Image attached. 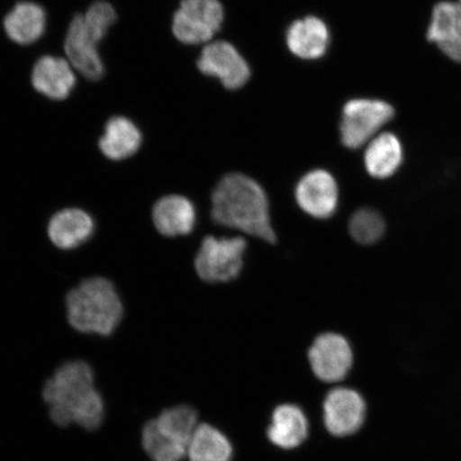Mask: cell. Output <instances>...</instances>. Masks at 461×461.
<instances>
[{"instance_id":"obj_1","label":"cell","mask_w":461,"mask_h":461,"mask_svg":"<svg viewBox=\"0 0 461 461\" xmlns=\"http://www.w3.org/2000/svg\"><path fill=\"white\" fill-rule=\"evenodd\" d=\"M212 221L274 244L276 240L270 219L269 202L261 185L241 173H230L212 194Z\"/></svg>"},{"instance_id":"obj_2","label":"cell","mask_w":461,"mask_h":461,"mask_svg":"<svg viewBox=\"0 0 461 461\" xmlns=\"http://www.w3.org/2000/svg\"><path fill=\"white\" fill-rule=\"evenodd\" d=\"M68 319L74 330L111 336L123 316V305L111 281L91 278L67 297Z\"/></svg>"},{"instance_id":"obj_3","label":"cell","mask_w":461,"mask_h":461,"mask_svg":"<svg viewBox=\"0 0 461 461\" xmlns=\"http://www.w3.org/2000/svg\"><path fill=\"white\" fill-rule=\"evenodd\" d=\"M94 390L95 373L89 365L72 361L61 366L43 389L51 420L63 428L71 424L74 407Z\"/></svg>"},{"instance_id":"obj_4","label":"cell","mask_w":461,"mask_h":461,"mask_svg":"<svg viewBox=\"0 0 461 461\" xmlns=\"http://www.w3.org/2000/svg\"><path fill=\"white\" fill-rule=\"evenodd\" d=\"M247 244L241 238L207 236L195 257L200 278L209 284H226L240 276L244 267Z\"/></svg>"},{"instance_id":"obj_5","label":"cell","mask_w":461,"mask_h":461,"mask_svg":"<svg viewBox=\"0 0 461 461\" xmlns=\"http://www.w3.org/2000/svg\"><path fill=\"white\" fill-rule=\"evenodd\" d=\"M394 114L393 106L382 100L355 99L346 103L339 126L344 146L348 149L365 146L380 134Z\"/></svg>"},{"instance_id":"obj_6","label":"cell","mask_w":461,"mask_h":461,"mask_svg":"<svg viewBox=\"0 0 461 461\" xmlns=\"http://www.w3.org/2000/svg\"><path fill=\"white\" fill-rule=\"evenodd\" d=\"M223 19L224 10L218 0H182L173 15L172 32L184 44H209L221 31Z\"/></svg>"},{"instance_id":"obj_7","label":"cell","mask_w":461,"mask_h":461,"mask_svg":"<svg viewBox=\"0 0 461 461\" xmlns=\"http://www.w3.org/2000/svg\"><path fill=\"white\" fill-rule=\"evenodd\" d=\"M104 37L86 22L84 14H77L68 26L65 51L74 70L86 79L99 80L105 72V67L99 51Z\"/></svg>"},{"instance_id":"obj_8","label":"cell","mask_w":461,"mask_h":461,"mask_svg":"<svg viewBox=\"0 0 461 461\" xmlns=\"http://www.w3.org/2000/svg\"><path fill=\"white\" fill-rule=\"evenodd\" d=\"M199 70L216 77L230 90L241 88L251 77L250 68L235 46L226 41L204 46L197 62Z\"/></svg>"},{"instance_id":"obj_9","label":"cell","mask_w":461,"mask_h":461,"mask_svg":"<svg viewBox=\"0 0 461 461\" xmlns=\"http://www.w3.org/2000/svg\"><path fill=\"white\" fill-rule=\"evenodd\" d=\"M309 361L315 376L321 382L339 383L348 376L353 366V350L348 339L339 334L324 333L311 346Z\"/></svg>"},{"instance_id":"obj_10","label":"cell","mask_w":461,"mask_h":461,"mask_svg":"<svg viewBox=\"0 0 461 461\" xmlns=\"http://www.w3.org/2000/svg\"><path fill=\"white\" fill-rule=\"evenodd\" d=\"M366 417V401L358 392L349 388H336L327 394L324 422L331 435L346 437L355 434L365 423Z\"/></svg>"},{"instance_id":"obj_11","label":"cell","mask_w":461,"mask_h":461,"mask_svg":"<svg viewBox=\"0 0 461 461\" xmlns=\"http://www.w3.org/2000/svg\"><path fill=\"white\" fill-rule=\"evenodd\" d=\"M295 198L301 209L317 219L331 217L339 204V186L336 178L326 170H313L299 180Z\"/></svg>"},{"instance_id":"obj_12","label":"cell","mask_w":461,"mask_h":461,"mask_svg":"<svg viewBox=\"0 0 461 461\" xmlns=\"http://www.w3.org/2000/svg\"><path fill=\"white\" fill-rule=\"evenodd\" d=\"M426 39L447 59L461 65V3L443 0L431 10Z\"/></svg>"},{"instance_id":"obj_13","label":"cell","mask_w":461,"mask_h":461,"mask_svg":"<svg viewBox=\"0 0 461 461\" xmlns=\"http://www.w3.org/2000/svg\"><path fill=\"white\" fill-rule=\"evenodd\" d=\"M32 84L50 100H66L77 85V75L65 58L43 56L32 68Z\"/></svg>"},{"instance_id":"obj_14","label":"cell","mask_w":461,"mask_h":461,"mask_svg":"<svg viewBox=\"0 0 461 461\" xmlns=\"http://www.w3.org/2000/svg\"><path fill=\"white\" fill-rule=\"evenodd\" d=\"M330 43V29L319 17H303L294 22L287 29V48L292 54L302 59H320L326 54Z\"/></svg>"},{"instance_id":"obj_15","label":"cell","mask_w":461,"mask_h":461,"mask_svg":"<svg viewBox=\"0 0 461 461\" xmlns=\"http://www.w3.org/2000/svg\"><path fill=\"white\" fill-rule=\"evenodd\" d=\"M94 219L85 211L67 209L57 212L49 223L51 241L60 249L70 250L86 243L95 233Z\"/></svg>"},{"instance_id":"obj_16","label":"cell","mask_w":461,"mask_h":461,"mask_svg":"<svg viewBox=\"0 0 461 461\" xmlns=\"http://www.w3.org/2000/svg\"><path fill=\"white\" fill-rule=\"evenodd\" d=\"M197 212L192 202L183 195L161 198L153 209V221L158 232L175 238L187 235L194 230Z\"/></svg>"},{"instance_id":"obj_17","label":"cell","mask_w":461,"mask_h":461,"mask_svg":"<svg viewBox=\"0 0 461 461\" xmlns=\"http://www.w3.org/2000/svg\"><path fill=\"white\" fill-rule=\"evenodd\" d=\"M308 419L302 408L284 403L275 409L267 436L273 445L285 449L295 448L307 439Z\"/></svg>"},{"instance_id":"obj_18","label":"cell","mask_w":461,"mask_h":461,"mask_svg":"<svg viewBox=\"0 0 461 461\" xmlns=\"http://www.w3.org/2000/svg\"><path fill=\"white\" fill-rule=\"evenodd\" d=\"M4 28L11 41L14 43L29 45L37 42L45 32V10L36 3H17L5 15Z\"/></svg>"},{"instance_id":"obj_19","label":"cell","mask_w":461,"mask_h":461,"mask_svg":"<svg viewBox=\"0 0 461 461\" xmlns=\"http://www.w3.org/2000/svg\"><path fill=\"white\" fill-rule=\"evenodd\" d=\"M403 149L400 138L393 132H380L370 142L365 153V165L368 175L384 180L401 168Z\"/></svg>"},{"instance_id":"obj_20","label":"cell","mask_w":461,"mask_h":461,"mask_svg":"<svg viewBox=\"0 0 461 461\" xmlns=\"http://www.w3.org/2000/svg\"><path fill=\"white\" fill-rule=\"evenodd\" d=\"M142 135L128 118L113 117L105 125L99 141L101 152L111 160H124L135 155L141 147Z\"/></svg>"},{"instance_id":"obj_21","label":"cell","mask_w":461,"mask_h":461,"mask_svg":"<svg viewBox=\"0 0 461 461\" xmlns=\"http://www.w3.org/2000/svg\"><path fill=\"white\" fill-rule=\"evenodd\" d=\"M232 454L227 436L209 424L198 425L187 447L190 461H230Z\"/></svg>"},{"instance_id":"obj_22","label":"cell","mask_w":461,"mask_h":461,"mask_svg":"<svg viewBox=\"0 0 461 461\" xmlns=\"http://www.w3.org/2000/svg\"><path fill=\"white\" fill-rule=\"evenodd\" d=\"M155 420L163 434L186 447L198 428L197 412L194 408L186 405L167 409Z\"/></svg>"},{"instance_id":"obj_23","label":"cell","mask_w":461,"mask_h":461,"mask_svg":"<svg viewBox=\"0 0 461 461\" xmlns=\"http://www.w3.org/2000/svg\"><path fill=\"white\" fill-rule=\"evenodd\" d=\"M142 445L153 461H181L187 455V447L163 434L155 420L144 425Z\"/></svg>"},{"instance_id":"obj_24","label":"cell","mask_w":461,"mask_h":461,"mask_svg":"<svg viewBox=\"0 0 461 461\" xmlns=\"http://www.w3.org/2000/svg\"><path fill=\"white\" fill-rule=\"evenodd\" d=\"M349 233L357 243L373 245L383 238L385 223L382 215L373 209H361L354 212L349 221Z\"/></svg>"},{"instance_id":"obj_25","label":"cell","mask_w":461,"mask_h":461,"mask_svg":"<svg viewBox=\"0 0 461 461\" xmlns=\"http://www.w3.org/2000/svg\"><path fill=\"white\" fill-rule=\"evenodd\" d=\"M104 418V402L99 392L92 391L82 402L74 407L73 422L88 430L100 428Z\"/></svg>"},{"instance_id":"obj_26","label":"cell","mask_w":461,"mask_h":461,"mask_svg":"<svg viewBox=\"0 0 461 461\" xmlns=\"http://www.w3.org/2000/svg\"><path fill=\"white\" fill-rule=\"evenodd\" d=\"M458 2H460V3H461V0H458Z\"/></svg>"}]
</instances>
